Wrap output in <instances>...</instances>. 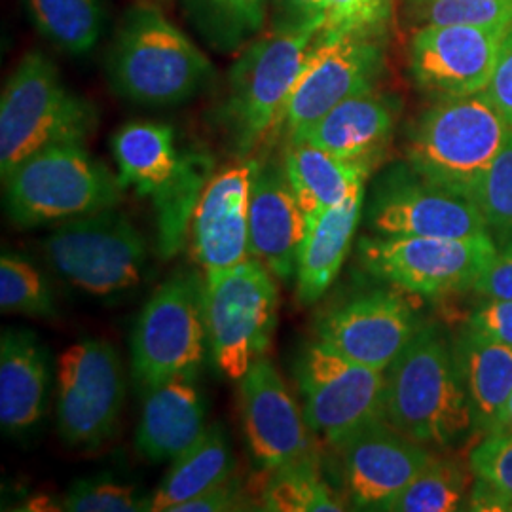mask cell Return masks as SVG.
I'll return each mask as SVG.
<instances>
[{
  "mask_svg": "<svg viewBox=\"0 0 512 512\" xmlns=\"http://www.w3.org/2000/svg\"><path fill=\"white\" fill-rule=\"evenodd\" d=\"M385 380V420L406 437L448 452L475 435L456 349L437 327L420 325Z\"/></svg>",
  "mask_w": 512,
  "mask_h": 512,
  "instance_id": "obj_1",
  "label": "cell"
},
{
  "mask_svg": "<svg viewBox=\"0 0 512 512\" xmlns=\"http://www.w3.org/2000/svg\"><path fill=\"white\" fill-rule=\"evenodd\" d=\"M211 74L202 50L156 6L129 10L109 57L114 92L139 105H177L200 92Z\"/></svg>",
  "mask_w": 512,
  "mask_h": 512,
  "instance_id": "obj_2",
  "label": "cell"
},
{
  "mask_svg": "<svg viewBox=\"0 0 512 512\" xmlns=\"http://www.w3.org/2000/svg\"><path fill=\"white\" fill-rule=\"evenodd\" d=\"M511 131L486 92L439 99L410 137L408 164L427 183L475 202L478 186Z\"/></svg>",
  "mask_w": 512,
  "mask_h": 512,
  "instance_id": "obj_3",
  "label": "cell"
},
{
  "mask_svg": "<svg viewBox=\"0 0 512 512\" xmlns=\"http://www.w3.org/2000/svg\"><path fill=\"white\" fill-rule=\"evenodd\" d=\"M4 190L8 219L19 228H37L114 209L124 183L82 143H63L19 164L4 179Z\"/></svg>",
  "mask_w": 512,
  "mask_h": 512,
  "instance_id": "obj_4",
  "label": "cell"
},
{
  "mask_svg": "<svg viewBox=\"0 0 512 512\" xmlns=\"http://www.w3.org/2000/svg\"><path fill=\"white\" fill-rule=\"evenodd\" d=\"M124 186L152 198L158 226V255L171 258L184 247L194 209L211 175L205 156L181 154L175 133L164 124L133 122L112 139Z\"/></svg>",
  "mask_w": 512,
  "mask_h": 512,
  "instance_id": "obj_5",
  "label": "cell"
},
{
  "mask_svg": "<svg viewBox=\"0 0 512 512\" xmlns=\"http://www.w3.org/2000/svg\"><path fill=\"white\" fill-rule=\"evenodd\" d=\"M95 124V109L67 90L46 55H25L8 78L0 99L2 181L44 148L63 143L84 145Z\"/></svg>",
  "mask_w": 512,
  "mask_h": 512,
  "instance_id": "obj_6",
  "label": "cell"
},
{
  "mask_svg": "<svg viewBox=\"0 0 512 512\" xmlns=\"http://www.w3.org/2000/svg\"><path fill=\"white\" fill-rule=\"evenodd\" d=\"M321 25H283L249 46L230 71L222 124L241 156L279 129L296 78Z\"/></svg>",
  "mask_w": 512,
  "mask_h": 512,
  "instance_id": "obj_7",
  "label": "cell"
},
{
  "mask_svg": "<svg viewBox=\"0 0 512 512\" xmlns=\"http://www.w3.org/2000/svg\"><path fill=\"white\" fill-rule=\"evenodd\" d=\"M42 251L65 283L97 298L137 289L148 270L147 239L116 209L57 224Z\"/></svg>",
  "mask_w": 512,
  "mask_h": 512,
  "instance_id": "obj_8",
  "label": "cell"
},
{
  "mask_svg": "<svg viewBox=\"0 0 512 512\" xmlns=\"http://www.w3.org/2000/svg\"><path fill=\"white\" fill-rule=\"evenodd\" d=\"M203 310L215 366L239 382L272 346L279 315L275 275L249 256L236 268L205 279Z\"/></svg>",
  "mask_w": 512,
  "mask_h": 512,
  "instance_id": "obj_9",
  "label": "cell"
},
{
  "mask_svg": "<svg viewBox=\"0 0 512 512\" xmlns=\"http://www.w3.org/2000/svg\"><path fill=\"white\" fill-rule=\"evenodd\" d=\"M205 279L177 272L148 298L131 334V374L141 393L177 376H198L207 330Z\"/></svg>",
  "mask_w": 512,
  "mask_h": 512,
  "instance_id": "obj_10",
  "label": "cell"
},
{
  "mask_svg": "<svg viewBox=\"0 0 512 512\" xmlns=\"http://www.w3.org/2000/svg\"><path fill=\"white\" fill-rule=\"evenodd\" d=\"M294 378L308 425L334 448L385 420V370L351 361L313 340L298 353Z\"/></svg>",
  "mask_w": 512,
  "mask_h": 512,
  "instance_id": "obj_11",
  "label": "cell"
},
{
  "mask_svg": "<svg viewBox=\"0 0 512 512\" xmlns=\"http://www.w3.org/2000/svg\"><path fill=\"white\" fill-rule=\"evenodd\" d=\"M497 249L492 234L463 239L374 236L359 241L368 274L393 289L431 298L475 289Z\"/></svg>",
  "mask_w": 512,
  "mask_h": 512,
  "instance_id": "obj_12",
  "label": "cell"
},
{
  "mask_svg": "<svg viewBox=\"0 0 512 512\" xmlns=\"http://www.w3.org/2000/svg\"><path fill=\"white\" fill-rule=\"evenodd\" d=\"M126 399L124 366L116 348L88 338L57 361L55 420L69 448H99L116 433Z\"/></svg>",
  "mask_w": 512,
  "mask_h": 512,
  "instance_id": "obj_13",
  "label": "cell"
},
{
  "mask_svg": "<svg viewBox=\"0 0 512 512\" xmlns=\"http://www.w3.org/2000/svg\"><path fill=\"white\" fill-rule=\"evenodd\" d=\"M382 67L384 50L378 35L319 33L296 78L279 129L291 143L342 101L374 88Z\"/></svg>",
  "mask_w": 512,
  "mask_h": 512,
  "instance_id": "obj_14",
  "label": "cell"
},
{
  "mask_svg": "<svg viewBox=\"0 0 512 512\" xmlns=\"http://www.w3.org/2000/svg\"><path fill=\"white\" fill-rule=\"evenodd\" d=\"M238 384L243 435L260 469L268 473L300 461H321L319 437L266 355L249 366Z\"/></svg>",
  "mask_w": 512,
  "mask_h": 512,
  "instance_id": "obj_15",
  "label": "cell"
},
{
  "mask_svg": "<svg viewBox=\"0 0 512 512\" xmlns=\"http://www.w3.org/2000/svg\"><path fill=\"white\" fill-rule=\"evenodd\" d=\"M366 220L376 236L463 239L490 234L473 200L427 183L412 169L385 177Z\"/></svg>",
  "mask_w": 512,
  "mask_h": 512,
  "instance_id": "obj_16",
  "label": "cell"
},
{
  "mask_svg": "<svg viewBox=\"0 0 512 512\" xmlns=\"http://www.w3.org/2000/svg\"><path fill=\"white\" fill-rule=\"evenodd\" d=\"M338 450L349 503L359 511H391L412 480L435 458V450L406 437L387 420L370 423Z\"/></svg>",
  "mask_w": 512,
  "mask_h": 512,
  "instance_id": "obj_17",
  "label": "cell"
},
{
  "mask_svg": "<svg viewBox=\"0 0 512 512\" xmlns=\"http://www.w3.org/2000/svg\"><path fill=\"white\" fill-rule=\"evenodd\" d=\"M505 29L476 25L420 27L410 42V71L416 84L439 99L486 92Z\"/></svg>",
  "mask_w": 512,
  "mask_h": 512,
  "instance_id": "obj_18",
  "label": "cell"
},
{
  "mask_svg": "<svg viewBox=\"0 0 512 512\" xmlns=\"http://www.w3.org/2000/svg\"><path fill=\"white\" fill-rule=\"evenodd\" d=\"M418 329L420 321L404 296L378 289L327 311L317 321L315 340L351 361L387 370Z\"/></svg>",
  "mask_w": 512,
  "mask_h": 512,
  "instance_id": "obj_19",
  "label": "cell"
},
{
  "mask_svg": "<svg viewBox=\"0 0 512 512\" xmlns=\"http://www.w3.org/2000/svg\"><path fill=\"white\" fill-rule=\"evenodd\" d=\"M258 162L230 165L213 175L192 219V249L203 277L213 279L245 262L249 253V205Z\"/></svg>",
  "mask_w": 512,
  "mask_h": 512,
  "instance_id": "obj_20",
  "label": "cell"
},
{
  "mask_svg": "<svg viewBox=\"0 0 512 512\" xmlns=\"http://www.w3.org/2000/svg\"><path fill=\"white\" fill-rule=\"evenodd\" d=\"M308 217L289 184L283 165H256L249 205V253L289 283L296 277Z\"/></svg>",
  "mask_w": 512,
  "mask_h": 512,
  "instance_id": "obj_21",
  "label": "cell"
},
{
  "mask_svg": "<svg viewBox=\"0 0 512 512\" xmlns=\"http://www.w3.org/2000/svg\"><path fill=\"white\" fill-rule=\"evenodd\" d=\"M196 380L177 376L143 393L135 446L150 463L175 461L207 429V404Z\"/></svg>",
  "mask_w": 512,
  "mask_h": 512,
  "instance_id": "obj_22",
  "label": "cell"
},
{
  "mask_svg": "<svg viewBox=\"0 0 512 512\" xmlns=\"http://www.w3.org/2000/svg\"><path fill=\"white\" fill-rule=\"evenodd\" d=\"M50 357L37 334L4 329L0 338V425L10 437L23 439L46 416Z\"/></svg>",
  "mask_w": 512,
  "mask_h": 512,
  "instance_id": "obj_23",
  "label": "cell"
},
{
  "mask_svg": "<svg viewBox=\"0 0 512 512\" xmlns=\"http://www.w3.org/2000/svg\"><path fill=\"white\" fill-rule=\"evenodd\" d=\"M397 105L374 88L357 93L329 110L291 143H310L330 154L376 165L391 143Z\"/></svg>",
  "mask_w": 512,
  "mask_h": 512,
  "instance_id": "obj_24",
  "label": "cell"
},
{
  "mask_svg": "<svg viewBox=\"0 0 512 512\" xmlns=\"http://www.w3.org/2000/svg\"><path fill=\"white\" fill-rule=\"evenodd\" d=\"M365 203V186L353 190L336 207L311 220L296 266V296L311 306L327 293L340 274Z\"/></svg>",
  "mask_w": 512,
  "mask_h": 512,
  "instance_id": "obj_25",
  "label": "cell"
},
{
  "mask_svg": "<svg viewBox=\"0 0 512 512\" xmlns=\"http://www.w3.org/2000/svg\"><path fill=\"white\" fill-rule=\"evenodd\" d=\"M454 349L473 412L475 435L499 431L512 397V346L465 327Z\"/></svg>",
  "mask_w": 512,
  "mask_h": 512,
  "instance_id": "obj_26",
  "label": "cell"
},
{
  "mask_svg": "<svg viewBox=\"0 0 512 512\" xmlns=\"http://www.w3.org/2000/svg\"><path fill=\"white\" fill-rule=\"evenodd\" d=\"M283 167L308 222L344 202L359 186H365L374 169L372 164L338 158L304 141L289 143Z\"/></svg>",
  "mask_w": 512,
  "mask_h": 512,
  "instance_id": "obj_27",
  "label": "cell"
},
{
  "mask_svg": "<svg viewBox=\"0 0 512 512\" xmlns=\"http://www.w3.org/2000/svg\"><path fill=\"white\" fill-rule=\"evenodd\" d=\"M234 475L236 458L226 429L220 423L207 425L202 437L171 461L162 484L152 495V511L173 512Z\"/></svg>",
  "mask_w": 512,
  "mask_h": 512,
  "instance_id": "obj_28",
  "label": "cell"
},
{
  "mask_svg": "<svg viewBox=\"0 0 512 512\" xmlns=\"http://www.w3.org/2000/svg\"><path fill=\"white\" fill-rule=\"evenodd\" d=\"M321 461H300L268 471L260 492L262 511L340 512L346 511L340 495L321 475Z\"/></svg>",
  "mask_w": 512,
  "mask_h": 512,
  "instance_id": "obj_29",
  "label": "cell"
},
{
  "mask_svg": "<svg viewBox=\"0 0 512 512\" xmlns=\"http://www.w3.org/2000/svg\"><path fill=\"white\" fill-rule=\"evenodd\" d=\"M475 476L471 467L452 458H435L404 490L393 512H458L469 509Z\"/></svg>",
  "mask_w": 512,
  "mask_h": 512,
  "instance_id": "obj_30",
  "label": "cell"
},
{
  "mask_svg": "<svg viewBox=\"0 0 512 512\" xmlns=\"http://www.w3.org/2000/svg\"><path fill=\"white\" fill-rule=\"evenodd\" d=\"M38 31L69 54H88L103 31L101 0H25Z\"/></svg>",
  "mask_w": 512,
  "mask_h": 512,
  "instance_id": "obj_31",
  "label": "cell"
},
{
  "mask_svg": "<svg viewBox=\"0 0 512 512\" xmlns=\"http://www.w3.org/2000/svg\"><path fill=\"white\" fill-rule=\"evenodd\" d=\"M0 310L27 317L54 319V294L37 268L16 253L4 251L0 258Z\"/></svg>",
  "mask_w": 512,
  "mask_h": 512,
  "instance_id": "obj_32",
  "label": "cell"
},
{
  "mask_svg": "<svg viewBox=\"0 0 512 512\" xmlns=\"http://www.w3.org/2000/svg\"><path fill=\"white\" fill-rule=\"evenodd\" d=\"M410 16L420 25L501 27L512 21V0H408Z\"/></svg>",
  "mask_w": 512,
  "mask_h": 512,
  "instance_id": "obj_33",
  "label": "cell"
},
{
  "mask_svg": "<svg viewBox=\"0 0 512 512\" xmlns=\"http://www.w3.org/2000/svg\"><path fill=\"white\" fill-rule=\"evenodd\" d=\"M61 505L71 512H143L152 511V495L112 476H92L74 482Z\"/></svg>",
  "mask_w": 512,
  "mask_h": 512,
  "instance_id": "obj_34",
  "label": "cell"
},
{
  "mask_svg": "<svg viewBox=\"0 0 512 512\" xmlns=\"http://www.w3.org/2000/svg\"><path fill=\"white\" fill-rule=\"evenodd\" d=\"M475 202L490 234L501 245L512 241V131L478 186Z\"/></svg>",
  "mask_w": 512,
  "mask_h": 512,
  "instance_id": "obj_35",
  "label": "cell"
},
{
  "mask_svg": "<svg viewBox=\"0 0 512 512\" xmlns=\"http://www.w3.org/2000/svg\"><path fill=\"white\" fill-rule=\"evenodd\" d=\"M469 467L476 482L499 497L505 512H512V431H494L478 440Z\"/></svg>",
  "mask_w": 512,
  "mask_h": 512,
  "instance_id": "obj_36",
  "label": "cell"
},
{
  "mask_svg": "<svg viewBox=\"0 0 512 512\" xmlns=\"http://www.w3.org/2000/svg\"><path fill=\"white\" fill-rule=\"evenodd\" d=\"M393 0H327L321 33L382 35L391 19Z\"/></svg>",
  "mask_w": 512,
  "mask_h": 512,
  "instance_id": "obj_37",
  "label": "cell"
},
{
  "mask_svg": "<svg viewBox=\"0 0 512 512\" xmlns=\"http://www.w3.org/2000/svg\"><path fill=\"white\" fill-rule=\"evenodd\" d=\"M258 511L238 475L230 476L209 492L198 495L173 512H241Z\"/></svg>",
  "mask_w": 512,
  "mask_h": 512,
  "instance_id": "obj_38",
  "label": "cell"
},
{
  "mask_svg": "<svg viewBox=\"0 0 512 512\" xmlns=\"http://www.w3.org/2000/svg\"><path fill=\"white\" fill-rule=\"evenodd\" d=\"M469 329L512 346V300L484 298L467 319Z\"/></svg>",
  "mask_w": 512,
  "mask_h": 512,
  "instance_id": "obj_39",
  "label": "cell"
},
{
  "mask_svg": "<svg viewBox=\"0 0 512 512\" xmlns=\"http://www.w3.org/2000/svg\"><path fill=\"white\" fill-rule=\"evenodd\" d=\"M486 95L512 129V21L503 31L492 80Z\"/></svg>",
  "mask_w": 512,
  "mask_h": 512,
  "instance_id": "obj_40",
  "label": "cell"
},
{
  "mask_svg": "<svg viewBox=\"0 0 512 512\" xmlns=\"http://www.w3.org/2000/svg\"><path fill=\"white\" fill-rule=\"evenodd\" d=\"M475 291L482 298L512 300V241L499 245L492 264L478 277Z\"/></svg>",
  "mask_w": 512,
  "mask_h": 512,
  "instance_id": "obj_41",
  "label": "cell"
},
{
  "mask_svg": "<svg viewBox=\"0 0 512 512\" xmlns=\"http://www.w3.org/2000/svg\"><path fill=\"white\" fill-rule=\"evenodd\" d=\"M224 16L243 27H260L268 0H209Z\"/></svg>",
  "mask_w": 512,
  "mask_h": 512,
  "instance_id": "obj_42",
  "label": "cell"
},
{
  "mask_svg": "<svg viewBox=\"0 0 512 512\" xmlns=\"http://www.w3.org/2000/svg\"><path fill=\"white\" fill-rule=\"evenodd\" d=\"M289 21L285 25H321L325 23L327 0H281Z\"/></svg>",
  "mask_w": 512,
  "mask_h": 512,
  "instance_id": "obj_43",
  "label": "cell"
},
{
  "mask_svg": "<svg viewBox=\"0 0 512 512\" xmlns=\"http://www.w3.org/2000/svg\"><path fill=\"white\" fill-rule=\"evenodd\" d=\"M499 431H512V397L509 404H507V410H505V416H503V423H501Z\"/></svg>",
  "mask_w": 512,
  "mask_h": 512,
  "instance_id": "obj_44",
  "label": "cell"
}]
</instances>
